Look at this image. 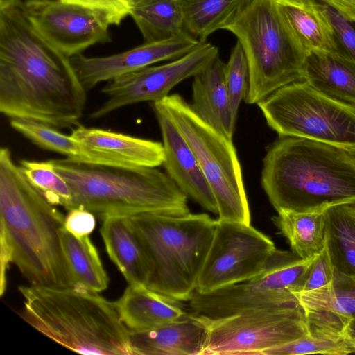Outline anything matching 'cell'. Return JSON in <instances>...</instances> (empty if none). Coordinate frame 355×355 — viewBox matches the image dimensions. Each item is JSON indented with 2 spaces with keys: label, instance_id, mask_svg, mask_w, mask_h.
Returning <instances> with one entry per match:
<instances>
[{
  "label": "cell",
  "instance_id": "cell-1",
  "mask_svg": "<svg viewBox=\"0 0 355 355\" xmlns=\"http://www.w3.org/2000/svg\"><path fill=\"white\" fill-rule=\"evenodd\" d=\"M86 90L70 58L31 24L19 6L0 10V112L56 129L77 125Z\"/></svg>",
  "mask_w": 355,
  "mask_h": 355
},
{
  "label": "cell",
  "instance_id": "cell-2",
  "mask_svg": "<svg viewBox=\"0 0 355 355\" xmlns=\"http://www.w3.org/2000/svg\"><path fill=\"white\" fill-rule=\"evenodd\" d=\"M65 216L26 179L8 148L0 150V239L32 285L72 287L60 231Z\"/></svg>",
  "mask_w": 355,
  "mask_h": 355
},
{
  "label": "cell",
  "instance_id": "cell-3",
  "mask_svg": "<svg viewBox=\"0 0 355 355\" xmlns=\"http://www.w3.org/2000/svg\"><path fill=\"white\" fill-rule=\"evenodd\" d=\"M261 186L277 211H324L355 201V162L345 149L279 136L266 148Z\"/></svg>",
  "mask_w": 355,
  "mask_h": 355
},
{
  "label": "cell",
  "instance_id": "cell-4",
  "mask_svg": "<svg viewBox=\"0 0 355 355\" xmlns=\"http://www.w3.org/2000/svg\"><path fill=\"white\" fill-rule=\"evenodd\" d=\"M18 290L21 318L60 345L82 354L133 355L115 302L76 287L29 284Z\"/></svg>",
  "mask_w": 355,
  "mask_h": 355
},
{
  "label": "cell",
  "instance_id": "cell-5",
  "mask_svg": "<svg viewBox=\"0 0 355 355\" xmlns=\"http://www.w3.org/2000/svg\"><path fill=\"white\" fill-rule=\"evenodd\" d=\"M51 162L69 186L68 211L83 208L102 220L144 213H190L187 196L167 173L155 167L92 164L67 157Z\"/></svg>",
  "mask_w": 355,
  "mask_h": 355
},
{
  "label": "cell",
  "instance_id": "cell-6",
  "mask_svg": "<svg viewBox=\"0 0 355 355\" xmlns=\"http://www.w3.org/2000/svg\"><path fill=\"white\" fill-rule=\"evenodd\" d=\"M129 220L150 264L146 286L179 302L189 301L196 290L216 220L205 213H144Z\"/></svg>",
  "mask_w": 355,
  "mask_h": 355
},
{
  "label": "cell",
  "instance_id": "cell-7",
  "mask_svg": "<svg viewBox=\"0 0 355 355\" xmlns=\"http://www.w3.org/2000/svg\"><path fill=\"white\" fill-rule=\"evenodd\" d=\"M223 29L237 37L247 58L246 103L257 104L283 86L302 80L306 53L275 0H245Z\"/></svg>",
  "mask_w": 355,
  "mask_h": 355
},
{
  "label": "cell",
  "instance_id": "cell-8",
  "mask_svg": "<svg viewBox=\"0 0 355 355\" xmlns=\"http://www.w3.org/2000/svg\"><path fill=\"white\" fill-rule=\"evenodd\" d=\"M197 159L215 197L218 220L250 224L242 170L232 140L201 119L179 94L159 101Z\"/></svg>",
  "mask_w": 355,
  "mask_h": 355
},
{
  "label": "cell",
  "instance_id": "cell-9",
  "mask_svg": "<svg viewBox=\"0 0 355 355\" xmlns=\"http://www.w3.org/2000/svg\"><path fill=\"white\" fill-rule=\"evenodd\" d=\"M257 105L279 136L355 147V107L327 97L304 80L283 86Z\"/></svg>",
  "mask_w": 355,
  "mask_h": 355
},
{
  "label": "cell",
  "instance_id": "cell-10",
  "mask_svg": "<svg viewBox=\"0 0 355 355\" xmlns=\"http://www.w3.org/2000/svg\"><path fill=\"white\" fill-rule=\"evenodd\" d=\"M316 255L302 259L293 252L276 249L257 275L209 293L195 291L189 305L196 314L218 318L256 309L297 304L293 292L306 277Z\"/></svg>",
  "mask_w": 355,
  "mask_h": 355
},
{
  "label": "cell",
  "instance_id": "cell-11",
  "mask_svg": "<svg viewBox=\"0 0 355 355\" xmlns=\"http://www.w3.org/2000/svg\"><path fill=\"white\" fill-rule=\"evenodd\" d=\"M199 315L207 330L200 355H263L308 333L305 313L299 304L218 318Z\"/></svg>",
  "mask_w": 355,
  "mask_h": 355
},
{
  "label": "cell",
  "instance_id": "cell-12",
  "mask_svg": "<svg viewBox=\"0 0 355 355\" xmlns=\"http://www.w3.org/2000/svg\"><path fill=\"white\" fill-rule=\"evenodd\" d=\"M275 250L273 241L250 224L217 219L196 291L209 293L251 279Z\"/></svg>",
  "mask_w": 355,
  "mask_h": 355
},
{
  "label": "cell",
  "instance_id": "cell-13",
  "mask_svg": "<svg viewBox=\"0 0 355 355\" xmlns=\"http://www.w3.org/2000/svg\"><path fill=\"white\" fill-rule=\"evenodd\" d=\"M218 55L216 46L207 41L200 42L193 50L169 63L148 66L113 78L101 89L107 98L90 114L89 119H98L137 103L160 101L175 85L194 77Z\"/></svg>",
  "mask_w": 355,
  "mask_h": 355
},
{
  "label": "cell",
  "instance_id": "cell-14",
  "mask_svg": "<svg viewBox=\"0 0 355 355\" xmlns=\"http://www.w3.org/2000/svg\"><path fill=\"white\" fill-rule=\"evenodd\" d=\"M19 7L35 29L69 58L112 40L109 24L87 8L60 0H25Z\"/></svg>",
  "mask_w": 355,
  "mask_h": 355
},
{
  "label": "cell",
  "instance_id": "cell-15",
  "mask_svg": "<svg viewBox=\"0 0 355 355\" xmlns=\"http://www.w3.org/2000/svg\"><path fill=\"white\" fill-rule=\"evenodd\" d=\"M200 42L186 31L169 39L145 42L126 51L105 57L88 58L82 54L70 58L71 63L86 91L97 84L148 67L175 60L193 50Z\"/></svg>",
  "mask_w": 355,
  "mask_h": 355
},
{
  "label": "cell",
  "instance_id": "cell-16",
  "mask_svg": "<svg viewBox=\"0 0 355 355\" xmlns=\"http://www.w3.org/2000/svg\"><path fill=\"white\" fill-rule=\"evenodd\" d=\"M153 104L162 134L164 150L162 165L167 175L187 198L218 214L215 197L193 153L161 103L157 101Z\"/></svg>",
  "mask_w": 355,
  "mask_h": 355
},
{
  "label": "cell",
  "instance_id": "cell-17",
  "mask_svg": "<svg viewBox=\"0 0 355 355\" xmlns=\"http://www.w3.org/2000/svg\"><path fill=\"white\" fill-rule=\"evenodd\" d=\"M201 317L192 312L165 325L129 331L133 355H200L206 337Z\"/></svg>",
  "mask_w": 355,
  "mask_h": 355
},
{
  "label": "cell",
  "instance_id": "cell-18",
  "mask_svg": "<svg viewBox=\"0 0 355 355\" xmlns=\"http://www.w3.org/2000/svg\"><path fill=\"white\" fill-rule=\"evenodd\" d=\"M225 64L218 55L193 77L189 105L205 122L232 139L236 122L232 118L225 85Z\"/></svg>",
  "mask_w": 355,
  "mask_h": 355
},
{
  "label": "cell",
  "instance_id": "cell-19",
  "mask_svg": "<svg viewBox=\"0 0 355 355\" xmlns=\"http://www.w3.org/2000/svg\"><path fill=\"white\" fill-rule=\"evenodd\" d=\"M71 135L87 148L114 157L130 166L156 168L164 160L163 144L159 141L80 125Z\"/></svg>",
  "mask_w": 355,
  "mask_h": 355
},
{
  "label": "cell",
  "instance_id": "cell-20",
  "mask_svg": "<svg viewBox=\"0 0 355 355\" xmlns=\"http://www.w3.org/2000/svg\"><path fill=\"white\" fill-rule=\"evenodd\" d=\"M178 302L146 286L129 284L115 304L129 331H144L185 316L188 313Z\"/></svg>",
  "mask_w": 355,
  "mask_h": 355
},
{
  "label": "cell",
  "instance_id": "cell-21",
  "mask_svg": "<svg viewBox=\"0 0 355 355\" xmlns=\"http://www.w3.org/2000/svg\"><path fill=\"white\" fill-rule=\"evenodd\" d=\"M101 227L106 251L130 285H147L151 268L128 216L103 220Z\"/></svg>",
  "mask_w": 355,
  "mask_h": 355
},
{
  "label": "cell",
  "instance_id": "cell-22",
  "mask_svg": "<svg viewBox=\"0 0 355 355\" xmlns=\"http://www.w3.org/2000/svg\"><path fill=\"white\" fill-rule=\"evenodd\" d=\"M302 80L320 93L355 107V62L337 53L313 51L306 54Z\"/></svg>",
  "mask_w": 355,
  "mask_h": 355
},
{
  "label": "cell",
  "instance_id": "cell-23",
  "mask_svg": "<svg viewBox=\"0 0 355 355\" xmlns=\"http://www.w3.org/2000/svg\"><path fill=\"white\" fill-rule=\"evenodd\" d=\"M324 221L325 243L334 279L355 280V201L328 207Z\"/></svg>",
  "mask_w": 355,
  "mask_h": 355
},
{
  "label": "cell",
  "instance_id": "cell-24",
  "mask_svg": "<svg viewBox=\"0 0 355 355\" xmlns=\"http://www.w3.org/2000/svg\"><path fill=\"white\" fill-rule=\"evenodd\" d=\"M292 34L306 54L324 51L338 54L330 26L309 0H275Z\"/></svg>",
  "mask_w": 355,
  "mask_h": 355
},
{
  "label": "cell",
  "instance_id": "cell-25",
  "mask_svg": "<svg viewBox=\"0 0 355 355\" xmlns=\"http://www.w3.org/2000/svg\"><path fill=\"white\" fill-rule=\"evenodd\" d=\"M10 126L41 148L81 163L130 166L117 158L87 148L71 135H67L48 125L28 119H10Z\"/></svg>",
  "mask_w": 355,
  "mask_h": 355
},
{
  "label": "cell",
  "instance_id": "cell-26",
  "mask_svg": "<svg viewBox=\"0 0 355 355\" xmlns=\"http://www.w3.org/2000/svg\"><path fill=\"white\" fill-rule=\"evenodd\" d=\"M60 237L71 275L72 287L96 293L107 289L110 279L89 236H75L63 227Z\"/></svg>",
  "mask_w": 355,
  "mask_h": 355
},
{
  "label": "cell",
  "instance_id": "cell-27",
  "mask_svg": "<svg viewBox=\"0 0 355 355\" xmlns=\"http://www.w3.org/2000/svg\"><path fill=\"white\" fill-rule=\"evenodd\" d=\"M324 211L282 209L272 220L289 243L292 252L307 259L318 254L325 244Z\"/></svg>",
  "mask_w": 355,
  "mask_h": 355
},
{
  "label": "cell",
  "instance_id": "cell-28",
  "mask_svg": "<svg viewBox=\"0 0 355 355\" xmlns=\"http://www.w3.org/2000/svg\"><path fill=\"white\" fill-rule=\"evenodd\" d=\"M130 16L145 42L165 40L185 31L178 0H137Z\"/></svg>",
  "mask_w": 355,
  "mask_h": 355
},
{
  "label": "cell",
  "instance_id": "cell-29",
  "mask_svg": "<svg viewBox=\"0 0 355 355\" xmlns=\"http://www.w3.org/2000/svg\"><path fill=\"white\" fill-rule=\"evenodd\" d=\"M184 31L199 42L223 29L245 0H178Z\"/></svg>",
  "mask_w": 355,
  "mask_h": 355
},
{
  "label": "cell",
  "instance_id": "cell-30",
  "mask_svg": "<svg viewBox=\"0 0 355 355\" xmlns=\"http://www.w3.org/2000/svg\"><path fill=\"white\" fill-rule=\"evenodd\" d=\"M294 295L304 311H326L343 323L355 318V280L334 279L324 287Z\"/></svg>",
  "mask_w": 355,
  "mask_h": 355
},
{
  "label": "cell",
  "instance_id": "cell-31",
  "mask_svg": "<svg viewBox=\"0 0 355 355\" xmlns=\"http://www.w3.org/2000/svg\"><path fill=\"white\" fill-rule=\"evenodd\" d=\"M20 168L28 182L52 205L69 209L71 200L69 186L55 168L51 160L23 159Z\"/></svg>",
  "mask_w": 355,
  "mask_h": 355
},
{
  "label": "cell",
  "instance_id": "cell-32",
  "mask_svg": "<svg viewBox=\"0 0 355 355\" xmlns=\"http://www.w3.org/2000/svg\"><path fill=\"white\" fill-rule=\"evenodd\" d=\"M225 85L233 120L236 121L241 102L244 101L249 83V69L244 51L237 41L224 69Z\"/></svg>",
  "mask_w": 355,
  "mask_h": 355
},
{
  "label": "cell",
  "instance_id": "cell-33",
  "mask_svg": "<svg viewBox=\"0 0 355 355\" xmlns=\"http://www.w3.org/2000/svg\"><path fill=\"white\" fill-rule=\"evenodd\" d=\"M350 353H354V352L345 339L338 340L328 337L313 336L307 333L297 340L268 349L263 355L309 354L344 355Z\"/></svg>",
  "mask_w": 355,
  "mask_h": 355
},
{
  "label": "cell",
  "instance_id": "cell-34",
  "mask_svg": "<svg viewBox=\"0 0 355 355\" xmlns=\"http://www.w3.org/2000/svg\"><path fill=\"white\" fill-rule=\"evenodd\" d=\"M309 1L330 26L338 55L355 62V21L345 18L324 0Z\"/></svg>",
  "mask_w": 355,
  "mask_h": 355
},
{
  "label": "cell",
  "instance_id": "cell-35",
  "mask_svg": "<svg viewBox=\"0 0 355 355\" xmlns=\"http://www.w3.org/2000/svg\"><path fill=\"white\" fill-rule=\"evenodd\" d=\"M335 272L326 243L322 250L316 255L309 270L293 295L311 291L334 282Z\"/></svg>",
  "mask_w": 355,
  "mask_h": 355
},
{
  "label": "cell",
  "instance_id": "cell-36",
  "mask_svg": "<svg viewBox=\"0 0 355 355\" xmlns=\"http://www.w3.org/2000/svg\"><path fill=\"white\" fill-rule=\"evenodd\" d=\"M91 10L101 15L109 25H119L130 15L135 0H60Z\"/></svg>",
  "mask_w": 355,
  "mask_h": 355
},
{
  "label": "cell",
  "instance_id": "cell-37",
  "mask_svg": "<svg viewBox=\"0 0 355 355\" xmlns=\"http://www.w3.org/2000/svg\"><path fill=\"white\" fill-rule=\"evenodd\" d=\"M96 216L83 208H73L68 211L64 227L77 236H89L96 227Z\"/></svg>",
  "mask_w": 355,
  "mask_h": 355
},
{
  "label": "cell",
  "instance_id": "cell-38",
  "mask_svg": "<svg viewBox=\"0 0 355 355\" xmlns=\"http://www.w3.org/2000/svg\"><path fill=\"white\" fill-rule=\"evenodd\" d=\"M345 18L355 21V0H324Z\"/></svg>",
  "mask_w": 355,
  "mask_h": 355
},
{
  "label": "cell",
  "instance_id": "cell-39",
  "mask_svg": "<svg viewBox=\"0 0 355 355\" xmlns=\"http://www.w3.org/2000/svg\"><path fill=\"white\" fill-rule=\"evenodd\" d=\"M343 337L355 353V318L351 319L343 329Z\"/></svg>",
  "mask_w": 355,
  "mask_h": 355
},
{
  "label": "cell",
  "instance_id": "cell-40",
  "mask_svg": "<svg viewBox=\"0 0 355 355\" xmlns=\"http://www.w3.org/2000/svg\"><path fill=\"white\" fill-rule=\"evenodd\" d=\"M21 0H0V10L19 6Z\"/></svg>",
  "mask_w": 355,
  "mask_h": 355
},
{
  "label": "cell",
  "instance_id": "cell-41",
  "mask_svg": "<svg viewBox=\"0 0 355 355\" xmlns=\"http://www.w3.org/2000/svg\"><path fill=\"white\" fill-rule=\"evenodd\" d=\"M349 157L355 162V147L354 148H343Z\"/></svg>",
  "mask_w": 355,
  "mask_h": 355
},
{
  "label": "cell",
  "instance_id": "cell-42",
  "mask_svg": "<svg viewBox=\"0 0 355 355\" xmlns=\"http://www.w3.org/2000/svg\"><path fill=\"white\" fill-rule=\"evenodd\" d=\"M137 1V0H135V1Z\"/></svg>",
  "mask_w": 355,
  "mask_h": 355
}]
</instances>
